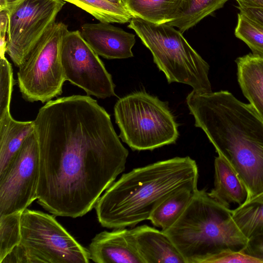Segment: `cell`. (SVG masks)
Returning <instances> with one entry per match:
<instances>
[{
    "label": "cell",
    "instance_id": "cell-6",
    "mask_svg": "<svg viewBox=\"0 0 263 263\" xmlns=\"http://www.w3.org/2000/svg\"><path fill=\"white\" fill-rule=\"evenodd\" d=\"M119 138L133 151H152L175 143L178 124L166 104L144 91L132 92L114 106Z\"/></svg>",
    "mask_w": 263,
    "mask_h": 263
},
{
    "label": "cell",
    "instance_id": "cell-23",
    "mask_svg": "<svg viewBox=\"0 0 263 263\" xmlns=\"http://www.w3.org/2000/svg\"><path fill=\"white\" fill-rule=\"evenodd\" d=\"M22 214L0 216V262L21 243Z\"/></svg>",
    "mask_w": 263,
    "mask_h": 263
},
{
    "label": "cell",
    "instance_id": "cell-1",
    "mask_svg": "<svg viewBox=\"0 0 263 263\" xmlns=\"http://www.w3.org/2000/svg\"><path fill=\"white\" fill-rule=\"evenodd\" d=\"M33 121L37 203L55 216H84L125 168L128 151L110 115L91 97L76 95L47 102Z\"/></svg>",
    "mask_w": 263,
    "mask_h": 263
},
{
    "label": "cell",
    "instance_id": "cell-2",
    "mask_svg": "<svg viewBox=\"0 0 263 263\" xmlns=\"http://www.w3.org/2000/svg\"><path fill=\"white\" fill-rule=\"evenodd\" d=\"M186 101L195 126L203 130L245 185L246 199L262 193L263 120L254 107L226 90L192 91Z\"/></svg>",
    "mask_w": 263,
    "mask_h": 263
},
{
    "label": "cell",
    "instance_id": "cell-21",
    "mask_svg": "<svg viewBox=\"0 0 263 263\" xmlns=\"http://www.w3.org/2000/svg\"><path fill=\"white\" fill-rule=\"evenodd\" d=\"M232 217L249 239L263 235V193L246 200L232 210Z\"/></svg>",
    "mask_w": 263,
    "mask_h": 263
},
{
    "label": "cell",
    "instance_id": "cell-25",
    "mask_svg": "<svg viewBox=\"0 0 263 263\" xmlns=\"http://www.w3.org/2000/svg\"><path fill=\"white\" fill-rule=\"evenodd\" d=\"M14 85L11 64L1 54L0 60V116L10 112V105Z\"/></svg>",
    "mask_w": 263,
    "mask_h": 263
},
{
    "label": "cell",
    "instance_id": "cell-13",
    "mask_svg": "<svg viewBox=\"0 0 263 263\" xmlns=\"http://www.w3.org/2000/svg\"><path fill=\"white\" fill-rule=\"evenodd\" d=\"M99 22L85 23L81 28L83 37L100 56L107 59H122L134 56L135 34L110 24Z\"/></svg>",
    "mask_w": 263,
    "mask_h": 263
},
{
    "label": "cell",
    "instance_id": "cell-16",
    "mask_svg": "<svg viewBox=\"0 0 263 263\" xmlns=\"http://www.w3.org/2000/svg\"><path fill=\"white\" fill-rule=\"evenodd\" d=\"M214 187L210 195L223 205L241 204L247 197V190L229 163L218 155L214 161Z\"/></svg>",
    "mask_w": 263,
    "mask_h": 263
},
{
    "label": "cell",
    "instance_id": "cell-20",
    "mask_svg": "<svg viewBox=\"0 0 263 263\" xmlns=\"http://www.w3.org/2000/svg\"><path fill=\"white\" fill-rule=\"evenodd\" d=\"M230 0H182L174 19L166 23L182 33L222 8Z\"/></svg>",
    "mask_w": 263,
    "mask_h": 263
},
{
    "label": "cell",
    "instance_id": "cell-30",
    "mask_svg": "<svg viewBox=\"0 0 263 263\" xmlns=\"http://www.w3.org/2000/svg\"><path fill=\"white\" fill-rule=\"evenodd\" d=\"M238 6L263 8V0H235Z\"/></svg>",
    "mask_w": 263,
    "mask_h": 263
},
{
    "label": "cell",
    "instance_id": "cell-29",
    "mask_svg": "<svg viewBox=\"0 0 263 263\" xmlns=\"http://www.w3.org/2000/svg\"><path fill=\"white\" fill-rule=\"evenodd\" d=\"M239 12L263 26V8L236 6Z\"/></svg>",
    "mask_w": 263,
    "mask_h": 263
},
{
    "label": "cell",
    "instance_id": "cell-31",
    "mask_svg": "<svg viewBox=\"0 0 263 263\" xmlns=\"http://www.w3.org/2000/svg\"><path fill=\"white\" fill-rule=\"evenodd\" d=\"M20 0H0V11L6 10Z\"/></svg>",
    "mask_w": 263,
    "mask_h": 263
},
{
    "label": "cell",
    "instance_id": "cell-12",
    "mask_svg": "<svg viewBox=\"0 0 263 263\" xmlns=\"http://www.w3.org/2000/svg\"><path fill=\"white\" fill-rule=\"evenodd\" d=\"M97 263H144L136 246L133 229H115L97 234L87 248Z\"/></svg>",
    "mask_w": 263,
    "mask_h": 263
},
{
    "label": "cell",
    "instance_id": "cell-18",
    "mask_svg": "<svg viewBox=\"0 0 263 263\" xmlns=\"http://www.w3.org/2000/svg\"><path fill=\"white\" fill-rule=\"evenodd\" d=\"M182 0H123V5L132 15L154 24L172 21Z\"/></svg>",
    "mask_w": 263,
    "mask_h": 263
},
{
    "label": "cell",
    "instance_id": "cell-24",
    "mask_svg": "<svg viewBox=\"0 0 263 263\" xmlns=\"http://www.w3.org/2000/svg\"><path fill=\"white\" fill-rule=\"evenodd\" d=\"M234 34L250 48L252 53L263 57V26L239 12Z\"/></svg>",
    "mask_w": 263,
    "mask_h": 263
},
{
    "label": "cell",
    "instance_id": "cell-27",
    "mask_svg": "<svg viewBox=\"0 0 263 263\" xmlns=\"http://www.w3.org/2000/svg\"><path fill=\"white\" fill-rule=\"evenodd\" d=\"M243 250L248 254L263 261V235L250 238Z\"/></svg>",
    "mask_w": 263,
    "mask_h": 263
},
{
    "label": "cell",
    "instance_id": "cell-4",
    "mask_svg": "<svg viewBox=\"0 0 263 263\" xmlns=\"http://www.w3.org/2000/svg\"><path fill=\"white\" fill-rule=\"evenodd\" d=\"M162 231L186 263H201L225 249L241 250L249 241L233 219L232 210L204 189H197L180 217Z\"/></svg>",
    "mask_w": 263,
    "mask_h": 263
},
{
    "label": "cell",
    "instance_id": "cell-14",
    "mask_svg": "<svg viewBox=\"0 0 263 263\" xmlns=\"http://www.w3.org/2000/svg\"><path fill=\"white\" fill-rule=\"evenodd\" d=\"M133 231L138 252L144 263H186L162 230L142 225L133 228Z\"/></svg>",
    "mask_w": 263,
    "mask_h": 263
},
{
    "label": "cell",
    "instance_id": "cell-19",
    "mask_svg": "<svg viewBox=\"0 0 263 263\" xmlns=\"http://www.w3.org/2000/svg\"><path fill=\"white\" fill-rule=\"evenodd\" d=\"M197 189L184 187L175 192L157 206L149 220L162 230L168 228L185 211Z\"/></svg>",
    "mask_w": 263,
    "mask_h": 263
},
{
    "label": "cell",
    "instance_id": "cell-3",
    "mask_svg": "<svg viewBox=\"0 0 263 263\" xmlns=\"http://www.w3.org/2000/svg\"><path fill=\"white\" fill-rule=\"evenodd\" d=\"M198 169L189 156L176 157L123 174L101 196L97 218L108 229L133 227L149 218L157 206L177 190L197 188Z\"/></svg>",
    "mask_w": 263,
    "mask_h": 263
},
{
    "label": "cell",
    "instance_id": "cell-28",
    "mask_svg": "<svg viewBox=\"0 0 263 263\" xmlns=\"http://www.w3.org/2000/svg\"><path fill=\"white\" fill-rule=\"evenodd\" d=\"M29 263L27 253L21 243L15 246L0 263Z\"/></svg>",
    "mask_w": 263,
    "mask_h": 263
},
{
    "label": "cell",
    "instance_id": "cell-32",
    "mask_svg": "<svg viewBox=\"0 0 263 263\" xmlns=\"http://www.w3.org/2000/svg\"><path fill=\"white\" fill-rule=\"evenodd\" d=\"M112 3L123 5V0H108Z\"/></svg>",
    "mask_w": 263,
    "mask_h": 263
},
{
    "label": "cell",
    "instance_id": "cell-11",
    "mask_svg": "<svg viewBox=\"0 0 263 263\" xmlns=\"http://www.w3.org/2000/svg\"><path fill=\"white\" fill-rule=\"evenodd\" d=\"M60 55L66 81L82 89L89 96L105 99L116 96L111 75L80 30L66 31Z\"/></svg>",
    "mask_w": 263,
    "mask_h": 263
},
{
    "label": "cell",
    "instance_id": "cell-26",
    "mask_svg": "<svg viewBox=\"0 0 263 263\" xmlns=\"http://www.w3.org/2000/svg\"><path fill=\"white\" fill-rule=\"evenodd\" d=\"M263 263V261L246 253L242 249H225L210 255L201 263Z\"/></svg>",
    "mask_w": 263,
    "mask_h": 263
},
{
    "label": "cell",
    "instance_id": "cell-15",
    "mask_svg": "<svg viewBox=\"0 0 263 263\" xmlns=\"http://www.w3.org/2000/svg\"><path fill=\"white\" fill-rule=\"evenodd\" d=\"M235 62L242 92L263 120V57L250 53Z\"/></svg>",
    "mask_w": 263,
    "mask_h": 263
},
{
    "label": "cell",
    "instance_id": "cell-7",
    "mask_svg": "<svg viewBox=\"0 0 263 263\" xmlns=\"http://www.w3.org/2000/svg\"><path fill=\"white\" fill-rule=\"evenodd\" d=\"M68 30L66 24L55 22L18 67V86L26 101L47 103L62 93L66 80L60 50L63 37Z\"/></svg>",
    "mask_w": 263,
    "mask_h": 263
},
{
    "label": "cell",
    "instance_id": "cell-5",
    "mask_svg": "<svg viewBox=\"0 0 263 263\" xmlns=\"http://www.w3.org/2000/svg\"><path fill=\"white\" fill-rule=\"evenodd\" d=\"M128 27L133 29L151 52L154 62L168 83H181L194 92H212L209 79L210 66L175 27L154 24L133 17Z\"/></svg>",
    "mask_w": 263,
    "mask_h": 263
},
{
    "label": "cell",
    "instance_id": "cell-22",
    "mask_svg": "<svg viewBox=\"0 0 263 263\" xmlns=\"http://www.w3.org/2000/svg\"><path fill=\"white\" fill-rule=\"evenodd\" d=\"M85 10L101 22L124 24L129 22L132 15L123 5L108 0H62Z\"/></svg>",
    "mask_w": 263,
    "mask_h": 263
},
{
    "label": "cell",
    "instance_id": "cell-8",
    "mask_svg": "<svg viewBox=\"0 0 263 263\" xmlns=\"http://www.w3.org/2000/svg\"><path fill=\"white\" fill-rule=\"evenodd\" d=\"M53 215L26 209L21 216V244L29 263H88V249L56 220Z\"/></svg>",
    "mask_w": 263,
    "mask_h": 263
},
{
    "label": "cell",
    "instance_id": "cell-10",
    "mask_svg": "<svg viewBox=\"0 0 263 263\" xmlns=\"http://www.w3.org/2000/svg\"><path fill=\"white\" fill-rule=\"evenodd\" d=\"M40 170L34 130L0 173V216L23 212L37 199Z\"/></svg>",
    "mask_w": 263,
    "mask_h": 263
},
{
    "label": "cell",
    "instance_id": "cell-9",
    "mask_svg": "<svg viewBox=\"0 0 263 263\" xmlns=\"http://www.w3.org/2000/svg\"><path fill=\"white\" fill-rule=\"evenodd\" d=\"M65 4L62 0H20L3 10L8 16L6 53L16 67L55 22Z\"/></svg>",
    "mask_w": 263,
    "mask_h": 263
},
{
    "label": "cell",
    "instance_id": "cell-17",
    "mask_svg": "<svg viewBox=\"0 0 263 263\" xmlns=\"http://www.w3.org/2000/svg\"><path fill=\"white\" fill-rule=\"evenodd\" d=\"M34 131V121L15 120L10 112L0 116V173Z\"/></svg>",
    "mask_w": 263,
    "mask_h": 263
}]
</instances>
